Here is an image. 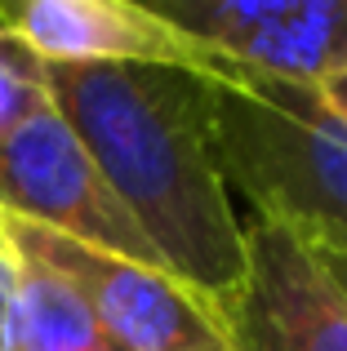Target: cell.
I'll return each instance as SVG.
<instances>
[{
	"label": "cell",
	"instance_id": "cell-1",
	"mask_svg": "<svg viewBox=\"0 0 347 351\" xmlns=\"http://www.w3.org/2000/svg\"><path fill=\"white\" fill-rule=\"evenodd\" d=\"M49 98L156 263L218 316L245 276V227L214 152L205 71L49 67Z\"/></svg>",
	"mask_w": 347,
	"mask_h": 351
},
{
	"label": "cell",
	"instance_id": "cell-5",
	"mask_svg": "<svg viewBox=\"0 0 347 351\" xmlns=\"http://www.w3.org/2000/svg\"><path fill=\"white\" fill-rule=\"evenodd\" d=\"M227 351H347V289L289 227H245V276L218 307Z\"/></svg>",
	"mask_w": 347,
	"mask_h": 351
},
{
	"label": "cell",
	"instance_id": "cell-11",
	"mask_svg": "<svg viewBox=\"0 0 347 351\" xmlns=\"http://www.w3.org/2000/svg\"><path fill=\"white\" fill-rule=\"evenodd\" d=\"M316 94H321L325 107H330V112L347 125V71H339V76H330V80H321V85H316Z\"/></svg>",
	"mask_w": 347,
	"mask_h": 351
},
{
	"label": "cell",
	"instance_id": "cell-6",
	"mask_svg": "<svg viewBox=\"0 0 347 351\" xmlns=\"http://www.w3.org/2000/svg\"><path fill=\"white\" fill-rule=\"evenodd\" d=\"M152 9L223 67L289 85L347 71V0H156Z\"/></svg>",
	"mask_w": 347,
	"mask_h": 351
},
{
	"label": "cell",
	"instance_id": "cell-9",
	"mask_svg": "<svg viewBox=\"0 0 347 351\" xmlns=\"http://www.w3.org/2000/svg\"><path fill=\"white\" fill-rule=\"evenodd\" d=\"M49 107V62H40L32 45L0 23V143Z\"/></svg>",
	"mask_w": 347,
	"mask_h": 351
},
{
	"label": "cell",
	"instance_id": "cell-8",
	"mask_svg": "<svg viewBox=\"0 0 347 351\" xmlns=\"http://www.w3.org/2000/svg\"><path fill=\"white\" fill-rule=\"evenodd\" d=\"M103 347L107 338L98 334L80 293L36 258L18 254V298H14L9 351H103Z\"/></svg>",
	"mask_w": 347,
	"mask_h": 351
},
{
	"label": "cell",
	"instance_id": "cell-13",
	"mask_svg": "<svg viewBox=\"0 0 347 351\" xmlns=\"http://www.w3.org/2000/svg\"><path fill=\"white\" fill-rule=\"evenodd\" d=\"M103 351H112V347H103Z\"/></svg>",
	"mask_w": 347,
	"mask_h": 351
},
{
	"label": "cell",
	"instance_id": "cell-3",
	"mask_svg": "<svg viewBox=\"0 0 347 351\" xmlns=\"http://www.w3.org/2000/svg\"><path fill=\"white\" fill-rule=\"evenodd\" d=\"M0 236L80 293L112 351H227L218 316L160 267L76 245L5 209Z\"/></svg>",
	"mask_w": 347,
	"mask_h": 351
},
{
	"label": "cell",
	"instance_id": "cell-7",
	"mask_svg": "<svg viewBox=\"0 0 347 351\" xmlns=\"http://www.w3.org/2000/svg\"><path fill=\"white\" fill-rule=\"evenodd\" d=\"M0 23L49 67H214L191 36L139 0H0Z\"/></svg>",
	"mask_w": 347,
	"mask_h": 351
},
{
	"label": "cell",
	"instance_id": "cell-4",
	"mask_svg": "<svg viewBox=\"0 0 347 351\" xmlns=\"http://www.w3.org/2000/svg\"><path fill=\"white\" fill-rule=\"evenodd\" d=\"M0 209L76 245L160 267L116 191L98 173V165L89 160L85 143L58 116V107L27 120L18 134L0 143Z\"/></svg>",
	"mask_w": 347,
	"mask_h": 351
},
{
	"label": "cell",
	"instance_id": "cell-12",
	"mask_svg": "<svg viewBox=\"0 0 347 351\" xmlns=\"http://www.w3.org/2000/svg\"><path fill=\"white\" fill-rule=\"evenodd\" d=\"M325 263H330V271H334V280L347 289V254H325Z\"/></svg>",
	"mask_w": 347,
	"mask_h": 351
},
{
	"label": "cell",
	"instance_id": "cell-10",
	"mask_svg": "<svg viewBox=\"0 0 347 351\" xmlns=\"http://www.w3.org/2000/svg\"><path fill=\"white\" fill-rule=\"evenodd\" d=\"M14 298H18V254L0 236V351H9V334H14Z\"/></svg>",
	"mask_w": 347,
	"mask_h": 351
},
{
	"label": "cell",
	"instance_id": "cell-2",
	"mask_svg": "<svg viewBox=\"0 0 347 351\" xmlns=\"http://www.w3.org/2000/svg\"><path fill=\"white\" fill-rule=\"evenodd\" d=\"M205 94L227 191L321 254H347V125L316 85L214 62Z\"/></svg>",
	"mask_w": 347,
	"mask_h": 351
}]
</instances>
